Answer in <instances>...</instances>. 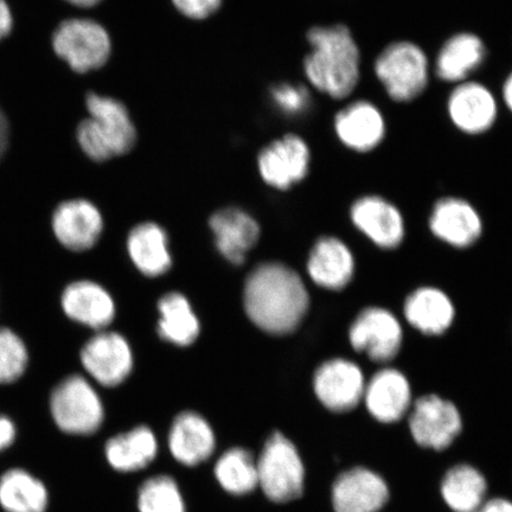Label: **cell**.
Instances as JSON below:
<instances>
[{
	"mask_svg": "<svg viewBox=\"0 0 512 512\" xmlns=\"http://www.w3.org/2000/svg\"><path fill=\"white\" fill-rule=\"evenodd\" d=\"M243 304L259 329L286 335L303 322L310 300L297 272L278 262H266L248 275Z\"/></svg>",
	"mask_w": 512,
	"mask_h": 512,
	"instance_id": "obj_1",
	"label": "cell"
},
{
	"mask_svg": "<svg viewBox=\"0 0 512 512\" xmlns=\"http://www.w3.org/2000/svg\"><path fill=\"white\" fill-rule=\"evenodd\" d=\"M311 51L304 60L307 80L320 93L342 100L354 93L361 79V53L344 24L323 25L307 31Z\"/></svg>",
	"mask_w": 512,
	"mask_h": 512,
	"instance_id": "obj_2",
	"label": "cell"
},
{
	"mask_svg": "<svg viewBox=\"0 0 512 512\" xmlns=\"http://www.w3.org/2000/svg\"><path fill=\"white\" fill-rule=\"evenodd\" d=\"M89 117L76 126V142L92 162L104 163L126 155L137 143V130L123 102L112 96L88 92Z\"/></svg>",
	"mask_w": 512,
	"mask_h": 512,
	"instance_id": "obj_3",
	"label": "cell"
},
{
	"mask_svg": "<svg viewBox=\"0 0 512 512\" xmlns=\"http://www.w3.org/2000/svg\"><path fill=\"white\" fill-rule=\"evenodd\" d=\"M259 491L268 501L288 504L302 498L305 491L306 467L296 444L280 431L265 441L256 458Z\"/></svg>",
	"mask_w": 512,
	"mask_h": 512,
	"instance_id": "obj_4",
	"label": "cell"
},
{
	"mask_svg": "<svg viewBox=\"0 0 512 512\" xmlns=\"http://www.w3.org/2000/svg\"><path fill=\"white\" fill-rule=\"evenodd\" d=\"M49 415L56 430L72 438L94 437L106 421V409L99 394L79 375L67 377L54 389Z\"/></svg>",
	"mask_w": 512,
	"mask_h": 512,
	"instance_id": "obj_5",
	"label": "cell"
},
{
	"mask_svg": "<svg viewBox=\"0 0 512 512\" xmlns=\"http://www.w3.org/2000/svg\"><path fill=\"white\" fill-rule=\"evenodd\" d=\"M51 49L75 74H88L105 66L112 55L110 34L91 18H66L51 35Z\"/></svg>",
	"mask_w": 512,
	"mask_h": 512,
	"instance_id": "obj_6",
	"label": "cell"
},
{
	"mask_svg": "<svg viewBox=\"0 0 512 512\" xmlns=\"http://www.w3.org/2000/svg\"><path fill=\"white\" fill-rule=\"evenodd\" d=\"M374 70L389 98L401 104L418 99L430 81L425 51L409 41L390 43L376 57Z\"/></svg>",
	"mask_w": 512,
	"mask_h": 512,
	"instance_id": "obj_7",
	"label": "cell"
},
{
	"mask_svg": "<svg viewBox=\"0 0 512 512\" xmlns=\"http://www.w3.org/2000/svg\"><path fill=\"white\" fill-rule=\"evenodd\" d=\"M407 432L413 443L424 451L444 453L463 434L465 421L456 403L437 394L413 401L407 418Z\"/></svg>",
	"mask_w": 512,
	"mask_h": 512,
	"instance_id": "obj_8",
	"label": "cell"
},
{
	"mask_svg": "<svg viewBox=\"0 0 512 512\" xmlns=\"http://www.w3.org/2000/svg\"><path fill=\"white\" fill-rule=\"evenodd\" d=\"M330 501L334 512H381L390 501L389 484L368 466H350L332 482Z\"/></svg>",
	"mask_w": 512,
	"mask_h": 512,
	"instance_id": "obj_9",
	"label": "cell"
},
{
	"mask_svg": "<svg viewBox=\"0 0 512 512\" xmlns=\"http://www.w3.org/2000/svg\"><path fill=\"white\" fill-rule=\"evenodd\" d=\"M366 379L356 363L334 358L320 366L313 379L317 399L331 414L356 411L363 401Z\"/></svg>",
	"mask_w": 512,
	"mask_h": 512,
	"instance_id": "obj_10",
	"label": "cell"
},
{
	"mask_svg": "<svg viewBox=\"0 0 512 512\" xmlns=\"http://www.w3.org/2000/svg\"><path fill=\"white\" fill-rule=\"evenodd\" d=\"M413 401L407 377L398 369L386 368L366 383L362 403L375 424L390 427L406 420Z\"/></svg>",
	"mask_w": 512,
	"mask_h": 512,
	"instance_id": "obj_11",
	"label": "cell"
},
{
	"mask_svg": "<svg viewBox=\"0 0 512 512\" xmlns=\"http://www.w3.org/2000/svg\"><path fill=\"white\" fill-rule=\"evenodd\" d=\"M166 446L176 463L194 469L215 456L216 433L206 416L188 409L172 419Z\"/></svg>",
	"mask_w": 512,
	"mask_h": 512,
	"instance_id": "obj_12",
	"label": "cell"
},
{
	"mask_svg": "<svg viewBox=\"0 0 512 512\" xmlns=\"http://www.w3.org/2000/svg\"><path fill=\"white\" fill-rule=\"evenodd\" d=\"M401 324L392 312L382 307H368L351 324V347L375 362H389L399 354L402 344Z\"/></svg>",
	"mask_w": 512,
	"mask_h": 512,
	"instance_id": "obj_13",
	"label": "cell"
},
{
	"mask_svg": "<svg viewBox=\"0 0 512 512\" xmlns=\"http://www.w3.org/2000/svg\"><path fill=\"white\" fill-rule=\"evenodd\" d=\"M311 151L302 137L286 134L262 149L258 168L264 182L279 190H288L304 181L310 171Z\"/></svg>",
	"mask_w": 512,
	"mask_h": 512,
	"instance_id": "obj_14",
	"label": "cell"
},
{
	"mask_svg": "<svg viewBox=\"0 0 512 512\" xmlns=\"http://www.w3.org/2000/svg\"><path fill=\"white\" fill-rule=\"evenodd\" d=\"M447 113L457 130L478 136L496 124L498 104L495 95L483 83L465 81L458 83L448 96Z\"/></svg>",
	"mask_w": 512,
	"mask_h": 512,
	"instance_id": "obj_15",
	"label": "cell"
},
{
	"mask_svg": "<svg viewBox=\"0 0 512 512\" xmlns=\"http://www.w3.org/2000/svg\"><path fill=\"white\" fill-rule=\"evenodd\" d=\"M81 362L101 386L123 383L133 368V356L126 339L117 332H100L81 351Z\"/></svg>",
	"mask_w": 512,
	"mask_h": 512,
	"instance_id": "obj_16",
	"label": "cell"
},
{
	"mask_svg": "<svg viewBox=\"0 0 512 512\" xmlns=\"http://www.w3.org/2000/svg\"><path fill=\"white\" fill-rule=\"evenodd\" d=\"M334 127L339 142L358 153L375 150L387 133L380 108L367 100H357L342 108L335 117Z\"/></svg>",
	"mask_w": 512,
	"mask_h": 512,
	"instance_id": "obj_17",
	"label": "cell"
},
{
	"mask_svg": "<svg viewBox=\"0 0 512 512\" xmlns=\"http://www.w3.org/2000/svg\"><path fill=\"white\" fill-rule=\"evenodd\" d=\"M352 223L376 246L399 247L405 238V221L400 210L386 198L368 195L358 198L350 210Z\"/></svg>",
	"mask_w": 512,
	"mask_h": 512,
	"instance_id": "obj_18",
	"label": "cell"
},
{
	"mask_svg": "<svg viewBox=\"0 0 512 512\" xmlns=\"http://www.w3.org/2000/svg\"><path fill=\"white\" fill-rule=\"evenodd\" d=\"M51 224L61 245L74 252L92 248L104 229L99 209L82 198L62 202L57 206Z\"/></svg>",
	"mask_w": 512,
	"mask_h": 512,
	"instance_id": "obj_19",
	"label": "cell"
},
{
	"mask_svg": "<svg viewBox=\"0 0 512 512\" xmlns=\"http://www.w3.org/2000/svg\"><path fill=\"white\" fill-rule=\"evenodd\" d=\"M104 453L113 471L121 475H134L155 463L159 454V441L150 426L137 425L108 438Z\"/></svg>",
	"mask_w": 512,
	"mask_h": 512,
	"instance_id": "obj_20",
	"label": "cell"
},
{
	"mask_svg": "<svg viewBox=\"0 0 512 512\" xmlns=\"http://www.w3.org/2000/svg\"><path fill=\"white\" fill-rule=\"evenodd\" d=\"M430 228L438 239L448 245L466 248L482 235L483 222L475 207L463 198L445 197L435 203Z\"/></svg>",
	"mask_w": 512,
	"mask_h": 512,
	"instance_id": "obj_21",
	"label": "cell"
},
{
	"mask_svg": "<svg viewBox=\"0 0 512 512\" xmlns=\"http://www.w3.org/2000/svg\"><path fill=\"white\" fill-rule=\"evenodd\" d=\"M438 490L441 501L450 512H477L490 496L484 473L467 462L447 467Z\"/></svg>",
	"mask_w": 512,
	"mask_h": 512,
	"instance_id": "obj_22",
	"label": "cell"
},
{
	"mask_svg": "<svg viewBox=\"0 0 512 512\" xmlns=\"http://www.w3.org/2000/svg\"><path fill=\"white\" fill-rule=\"evenodd\" d=\"M217 249L234 265H241L258 242L260 228L253 217L239 208H224L210 217Z\"/></svg>",
	"mask_w": 512,
	"mask_h": 512,
	"instance_id": "obj_23",
	"label": "cell"
},
{
	"mask_svg": "<svg viewBox=\"0 0 512 512\" xmlns=\"http://www.w3.org/2000/svg\"><path fill=\"white\" fill-rule=\"evenodd\" d=\"M307 272L318 286L326 290H342L354 277V255L341 240L320 239L310 253Z\"/></svg>",
	"mask_w": 512,
	"mask_h": 512,
	"instance_id": "obj_24",
	"label": "cell"
},
{
	"mask_svg": "<svg viewBox=\"0 0 512 512\" xmlns=\"http://www.w3.org/2000/svg\"><path fill=\"white\" fill-rule=\"evenodd\" d=\"M64 313L75 322L92 329H104L115 317V305L110 293L92 281H76L62 294Z\"/></svg>",
	"mask_w": 512,
	"mask_h": 512,
	"instance_id": "obj_25",
	"label": "cell"
},
{
	"mask_svg": "<svg viewBox=\"0 0 512 512\" xmlns=\"http://www.w3.org/2000/svg\"><path fill=\"white\" fill-rule=\"evenodd\" d=\"M486 59V47L472 32H459L443 44L435 60V73L445 82L462 83L476 72Z\"/></svg>",
	"mask_w": 512,
	"mask_h": 512,
	"instance_id": "obj_26",
	"label": "cell"
},
{
	"mask_svg": "<svg viewBox=\"0 0 512 512\" xmlns=\"http://www.w3.org/2000/svg\"><path fill=\"white\" fill-rule=\"evenodd\" d=\"M50 492L46 483L24 467H10L0 475V510L48 512Z\"/></svg>",
	"mask_w": 512,
	"mask_h": 512,
	"instance_id": "obj_27",
	"label": "cell"
},
{
	"mask_svg": "<svg viewBox=\"0 0 512 512\" xmlns=\"http://www.w3.org/2000/svg\"><path fill=\"white\" fill-rule=\"evenodd\" d=\"M403 313L407 322L425 335H441L453 323V303L447 294L435 287H421L406 300Z\"/></svg>",
	"mask_w": 512,
	"mask_h": 512,
	"instance_id": "obj_28",
	"label": "cell"
},
{
	"mask_svg": "<svg viewBox=\"0 0 512 512\" xmlns=\"http://www.w3.org/2000/svg\"><path fill=\"white\" fill-rule=\"evenodd\" d=\"M127 249L133 264L147 277H159L171 268L168 235L156 223L145 222L134 227L128 235Z\"/></svg>",
	"mask_w": 512,
	"mask_h": 512,
	"instance_id": "obj_29",
	"label": "cell"
},
{
	"mask_svg": "<svg viewBox=\"0 0 512 512\" xmlns=\"http://www.w3.org/2000/svg\"><path fill=\"white\" fill-rule=\"evenodd\" d=\"M214 457L215 480L227 495L246 497L259 490L256 456L252 451L234 446Z\"/></svg>",
	"mask_w": 512,
	"mask_h": 512,
	"instance_id": "obj_30",
	"label": "cell"
},
{
	"mask_svg": "<svg viewBox=\"0 0 512 512\" xmlns=\"http://www.w3.org/2000/svg\"><path fill=\"white\" fill-rule=\"evenodd\" d=\"M158 334L164 341L188 347L200 335V322L189 300L181 293L171 292L159 300Z\"/></svg>",
	"mask_w": 512,
	"mask_h": 512,
	"instance_id": "obj_31",
	"label": "cell"
},
{
	"mask_svg": "<svg viewBox=\"0 0 512 512\" xmlns=\"http://www.w3.org/2000/svg\"><path fill=\"white\" fill-rule=\"evenodd\" d=\"M138 512H187L177 480L159 473L143 480L137 494Z\"/></svg>",
	"mask_w": 512,
	"mask_h": 512,
	"instance_id": "obj_32",
	"label": "cell"
},
{
	"mask_svg": "<svg viewBox=\"0 0 512 512\" xmlns=\"http://www.w3.org/2000/svg\"><path fill=\"white\" fill-rule=\"evenodd\" d=\"M28 350L21 338L9 329L0 330V384L19 380L27 370Z\"/></svg>",
	"mask_w": 512,
	"mask_h": 512,
	"instance_id": "obj_33",
	"label": "cell"
},
{
	"mask_svg": "<svg viewBox=\"0 0 512 512\" xmlns=\"http://www.w3.org/2000/svg\"><path fill=\"white\" fill-rule=\"evenodd\" d=\"M271 99L275 107L286 115L304 114L311 105V95L303 85L279 83L271 88Z\"/></svg>",
	"mask_w": 512,
	"mask_h": 512,
	"instance_id": "obj_34",
	"label": "cell"
},
{
	"mask_svg": "<svg viewBox=\"0 0 512 512\" xmlns=\"http://www.w3.org/2000/svg\"><path fill=\"white\" fill-rule=\"evenodd\" d=\"M223 0H172L175 8L187 18L202 21L216 14Z\"/></svg>",
	"mask_w": 512,
	"mask_h": 512,
	"instance_id": "obj_35",
	"label": "cell"
},
{
	"mask_svg": "<svg viewBox=\"0 0 512 512\" xmlns=\"http://www.w3.org/2000/svg\"><path fill=\"white\" fill-rule=\"evenodd\" d=\"M18 439V426L11 416L0 413V456L11 450Z\"/></svg>",
	"mask_w": 512,
	"mask_h": 512,
	"instance_id": "obj_36",
	"label": "cell"
},
{
	"mask_svg": "<svg viewBox=\"0 0 512 512\" xmlns=\"http://www.w3.org/2000/svg\"><path fill=\"white\" fill-rule=\"evenodd\" d=\"M14 14L6 0H0V43L11 35L14 30Z\"/></svg>",
	"mask_w": 512,
	"mask_h": 512,
	"instance_id": "obj_37",
	"label": "cell"
},
{
	"mask_svg": "<svg viewBox=\"0 0 512 512\" xmlns=\"http://www.w3.org/2000/svg\"><path fill=\"white\" fill-rule=\"evenodd\" d=\"M477 512H512V499L504 496H489Z\"/></svg>",
	"mask_w": 512,
	"mask_h": 512,
	"instance_id": "obj_38",
	"label": "cell"
},
{
	"mask_svg": "<svg viewBox=\"0 0 512 512\" xmlns=\"http://www.w3.org/2000/svg\"><path fill=\"white\" fill-rule=\"evenodd\" d=\"M10 143V124L2 106H0V160L8 151Z\"/></svg>",
	"mask_w": 512,
	"mask_h": 512,
	"instance_id": "obj_39",
	"label": "cell"
},
{
	"mask_svg": "<svg viewBox=\"0 0 512 512\" xmlns=\"http://www.w3.org/2000/svg\"><path fill=\"white\" fill-rule=\"evenodd\" d=\"M502 95L505 106L512 113V73L509 74L503 83Z\"/></svg>",
	"mask_w": 512,
	"mask_h": 512,
	"instance_id": "obj_40",
	"label": "cell"
},
{
	"mask_svg": "<svg viewBox=\"0 0 512 512\" xmlns=\"http://www.w3.org/2000/svg\"><path fill=\"white\" fill-rule=\"evenodd\" d=\"M63 2L75 6V8L91 9L94 8V6L99 5L102 0H63Z\"/></svg>",
	"mask_w": 512,
	"mask_h": 512,
	"instance_id": "obj_41",
	"label": "cell"
}]
</instances>
